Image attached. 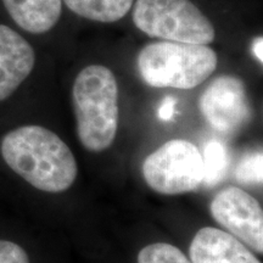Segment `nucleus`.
<instances>
[{
    "label": "nucleus",
    "instance_id": "nucleus-1",
    "mask_svg": "<svg viewBox=\"0 0 263 263\" xmlns=\"http://www.w3.org/2000/svg\"><path fill=\"white\" fill-rule=\"evenodd\" d=\"M0 153L10 168L42 192H65L77 177L71 149L48 128L24 126L9 132L2 139Z\"/></svg>",
    "mask_w": 263,
    "mask_h": 263
},
{
    "label": "nucleus",
    "instance_id": "nucleus-2",
    "mask_svg": "<svg viewBox=\"0 0 263 263\" xmlns=\"http://www.w3.org/2000/svg\"><path fill=\"white\" fill-rule=\"evenodd\" d=\"M72 99L82 145L93 153L110 147L118 128V85L112 71L101 65L83 68L76 77Z\"/></svg>",
    "mask_w": 263,
    "mask_h": 263
},
{
    "label": "nucleus",
    "instance_id": "nucleus-3",
    "mask_svg": "<svg viewBox=\"0 0 263 263\" xmlns=\"http://www.w3.org/2000/svg\"><path fill=\"white\" fill-rule=\"evenodd\" d=\"M217 64L213 49L190 43H150L138 55L141 78L155 88L193 89L215 72Z\"/></svg>",
    "mask_w": 263,
    "mask_h": 263
},
{
    "label": "nucleus",
    "instance_id": "nucleus-4",
    "mask_svg": "<svg viewBox=\"0 0 263 263\" xmlns=\"http://www.w3.org/2000/svg\"><path fill=\"white\" fill-rule=\"evenodd\" d=\"M133 22L162 41L207 45L216 37L212 22L190 0H137Z\"/></svg>",
    "mask_w": 263,
    "mask_h": 263
},
{
    "label": "nucleus",
    "instance_id": "nucleus-5",
    "mask_svg": "<svg viewBox=\"0 0 263 263\" xmlns=\"http://www.w3.org/2000/svg\"><path fill=\"white\" fill-rule=\"evenodd\" d=\"M144 179L151 189L163 195L194 192L203 180L202 155L184 139L164 143L144 161Z\"/></svg>",
    "mask_w": 263,
    "mask_h": 263
},
{
    "label": "nucleus",
    "instance_id": "nucleus-6",
    "mask_svg": "<svg viewBox=\"0 0 263 263\" xmlns=\"http://www.w3.org/2000/svg\"><path fill=\"white\" fill-rule=\"evenodd\" d=\"M210 211L230 234L262 254L263 212L255 197L238 186H228L213 197Z\"/></svg>",
    "mask_w": 263,
    "mask_h": 263
},
{
    "label": "nucleus",
    "instance_id": "nucleus-7",
    "mask_svg": "<svg viewBox=\"0 0 263 263\" xmlns=\"http://www.w3.org/2000/svg\"><path fill=\"white\" fill-rule=\"evenodd\" d=\"M199 108L207 123L223 133L238 130L251 117L245 84L233 76H219L207 85L200 95Z\"/></svg>",
    "mask_w": 263,
    "mask_h": 263
},
{
    "label": "nucleus",
    "instance_id": "nucleus-8",
    "mask_svg": "<svg viewBox=\"0 0 263 263\" xmlns=\"http://www.w3.org/2000/svg\"><path fill=\"white\" fill-rule=\"evenodd\" d=\"M32 45L8 26L0 25V101L15 93L34 67Z\"/></svg>",
    "mask_w": 263,
    "mask_h": 263
},
{
    "label": "nucleus",
    "instance_id": "nucleus-9",
    "mask_svg": "<svg viewBox=\"0 0 263 263\" xmlns=\"http://www.w3.org/2000/svg\"><path fill=\"white\" fill-rule=\"evenodd\" d=\"M189 256L192 263H261L234 235L211 227L196 233Z\"/></svg>",
    "mask_w": 263,
    "mask_h": 263
},
{
    "label": "nucleus",
    "instance_id": "nucleus-10",
    "mask_svg": "<svg viewBox=\"0 0 263 263\" xmlns=\"http://www.w3.org/2000/svg\"><path fill=\"white\" fill-rule=\"evenodd\" d=\"M18 27L33 34L49 32L60 20L62 0H3Z\"/></svg>",
    "mask_w": 263,
    "mask_h": 263
},
{
    "label": "nucleus",
    "instance_id": "nucleus-11",
    "mask_svg": "<svg viewBox=\"0 0 263 263\" xmlns=\"http://www.w3.org/2000/svg\"><path fill=\"white\" fill-rule=\"evenodd\" d=\"M72 12L90 21L111 24L123 18L134 0H64Z\"/></svg>",
    "mask_w": 263,
    "mask_h": 263
},
{
    "label": "nucleus",
    "instance_id": "nucleus-12",
    "mask_svg": "<svg viewBox=\"0 0 263 263\" xmlns=\"http://www.w3.org/2000/svg\"><path fill=\"white\" fill-rule=\"evenodd\" d=\"M203 180L206 186H216L224 179L229 166L226 146L218 140H210L203 149Z\"/></svg>",
    "mask_w": 263,
    "mask_h": 263
},
{
    "label": "nucleus",
    "instance_id": "nucleus-13",
    "mask_svg": "<svg viewBox=\"0 0 263 263\" xmlns=\"http://www.w3.org/2000/svg\"><path fill=\"white\" fill-rule=\"evenodd\" d=\"M137 263H192L176 246L155 242L140 250Z\"/></svg>",
    "mask_w": 263,
    "mask_h": 263
},
{
    "label": "nucleus",
    "instance_id": "nucleus-14",
    "mask_svg": "<svg viewBox=\"0 0 263 263\" xmlns=\"http://www.w3.org/2000/svg\"><path fill=\"white\" fill-rule=\"evenodd\" d=\"M262 151L248 154L242 157L235 171L236 180L244 185H261L263 177Z\"/></svg>",
    "mask_w": 263,
    "mask_h": 263
},
{
    "label": "nucleus",
    "instance_id": "nucleus-15",
    "mask_svg": "<svg viewBox=\"0 0 263 263\" xmlns=\"http://www.w3.org/2000/svg\"><path fill=\"white\" fill-rule=\"evenodd\" d=\"M0 263H29L24 248L8 240H0Z\"/></svg>",
    "mask_w": 263,
    "mask_h": 263
},
{
    "label": "nucleus",
    "instance_id": "nucleus-16",
    "mask_svg": "<svg viewBox=\"0 0 263 263\" xmlns=\"http://www.w3.org/2000/svg\"><path fill=\"white\" fill-rule=\"evenodd\" d=\"M177 100L172 97H166L161 103L159 107V117L162 121L172 120L174 115V107H176Z\"/></svg>",
    "mask_w": 263,
    "mask_h": 263
},
{
    "label": "nucleus",
    "instance_id": "nucleus-17",
    "mask_svg": "<svg viewBox=\"0 0 263 263\" xmlns=\"http://www.w3.org/2000/svg\"><path fill=\"white\" fill-rule=\"evenodd\" d=\"M262 45H263V41L262 37L256 38L254 43H252V52H254L255 58L259 60V62L263 61V52H262Z\"/></svg>",
    "mask_w": 263,
    "mask_h": 263
}]
</instances>
